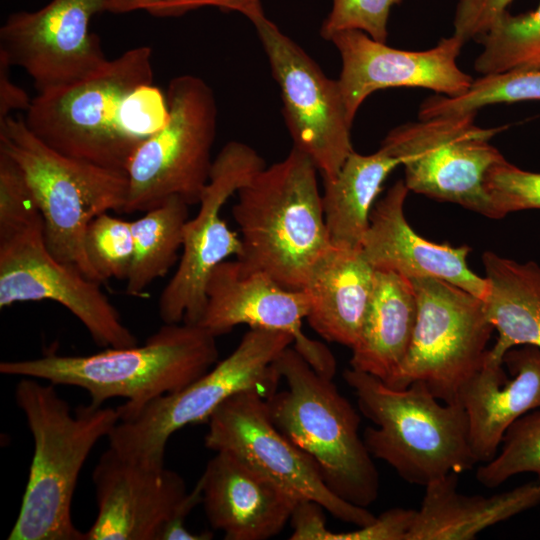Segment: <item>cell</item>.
Instances as JSON below:
<instances>
[{
  "mask_svg": "<svg viewBox=\"0 0 540 540\" xmlns=\"http://www.w3.org/2000/svg\"><path fill=\"white\" fill-rule=\"evenodd\" d=\"M524 101H540V69L482 75L461 95L431 96L421 104L419 119L477 112L492 104Z\"/></svg>",
  "mask_w": 540,
  "mask_h": 540,
  "instance_id": "30",
  "label": "cell"
},
{
  "mask_svg": "<svg viewBox=\"0 0 540 540\" xmlns=\"http://www.w3.org/2000/svg\"><path fill=\"white\" fill-rule=\"evenodd\" d=\"M476 41L483 47L474 63L481 75L540 69V0L534 10L507 11Z\"/></svg>",
  "mask_w": 540,
  "mask_h": 540,
  "instance_id": "29",
  "label": "cell"
},
{
  "mask_svg": "<svg viewBox=\"0 0 540 540\" xmlns=\"http://www.w3.org/2000/svg\"><path fill=\"white\" fill-rule=\"evenodd\" d=\"M15 400L24 414L34 453L21 508L8 540H86L72 521L79 474L90 452L119 422L117 408L72 409L55 385L22 377Z\"/></svg>",
  "mask_w": 540,
  "mask_h": 540,
  "instance_id": "2",
  "label": "cell"
},
{
  "mask_svg": "<svg viewBox=\"0 0 540 540\" xmlns=\"http://www.w3.org/2000/svg\"><path fill=\"white\" fill-rule=\"evenodd\" d=\"M279 85L283 116L293 146L314 162L322 179L337 175L354 151L338 80L262 14L251 21Z\"/></svg>",
  "mask_w": 540,
  "mask_h": 540,
  "instance_id": "15",
  "label": "cell"
},
{
  "mask_svg": "<svg viewBox=\"0 0 540 540\" xmlns=\"http://www.w3.org/2000/svg\"><path fill=\"white\" fill-rule=\"evenodd\" d=\"M375 272L361 248L331 244L312 266L302 289L312 329L327 341L352 349L370 304Z\"/></svg>",
  "mask_w": 540,
  "mask_h": 540,
  "instance_id": "23",
  "label": "cell"
},
{
  "mask_svg": "<svg viewBox=\"0 0 540 540\" xmlns=\"http://www.w3.org/2000/svg\"><path fill=\"white\" fill-rule=\"evenodd\" d=\"M183 520H172L162 531L160 540H210L213 533L209 531L192 533L184 525Z\"/></svg>",
  "mask_w": 540,
  "mask_h": 540,
  "instance_id": "39",
  "label": "cell"
},
{
  "mask_svg": "<svg viewBox=\"0 0 540 540\" xmlns=\"http://www.w3.org/2000/svg\"><path fill=\"white\" fill-rule=\"evenodd\" d=\"M275 364L288 389L266 398L273 423L316 462L333 493L368 507L378 497L379 475L359 435L360 416L332 379L294 347L284 349Z\"/></svg>",
  "mask_w": 540,
  "mask_h": 540,
  "instance_id": "6",
  "label": "cell"
},
{
  "mask_svg": "<svg viewBox=\"0 0 540 540\" xmlns=\"http://www.w3.org/2000/svg\"><path fill=\"white\" fill-rule=\"evenodd\" d=\"M198 482L207 520L226 540L279 534L299 501L227 451L216 452Z\"/></svg>",
  "mask_w": 540,
  "mask_h": 540,
  "instance_id": "22",
  "label": "cell"
},
{
  "mask_svg": "<svg viewBox=\"0 0 540 540\" xmlns=\"http://www.w3.org/2000/svg\"><path fill=\"white\" fill-rule=\"evenodd\" d=\"M402 0H332V8L321 26V36L331 37L344 30H360L386 43L390 11Z\"/></svg>",
  "mask_w": 540,
  "mask_h": 540,
  "instance_id": "34",
  "label": "cell"
},
{
  "mask_svg": "<svg viewBox=\"0 0 540 540\" xmlns=\"http://www.w3.org/2000/svg\"><path fill=\"white\" fill-rule=\"evenodd\" d=\"M0 150L26 177L42 215L51 254L88 279L103 283L88 259L85 234L98 215L123 213L127 173L58 152L37 137L23 117L12 115L0 119Z\"/></svg>",
  "mask_w": 540,
  "mask_h": 540,
  "instance_id": "7",
  "label": "cell"
},
{
  "mask_svg": "<svg viewBox=\"0 0 540 540\" xmlns=\"http://www.w3.org/2000/svg\"><path fill=\"white\" fill-rule=\"evenodd\" d=\"M500 446V452L477 469L479 483L495 488L521 473L535 474L540 483V409L516 420Z\"/></svg>",
  "mask_w": 540,
  "mask_h": 540,
  "instance_id": "31",
  "label": "cell"
},
{
  "mask_svg": "<svg viewBox=\"0 0 540 540\" xmlns=\"http://www.w3.org/2000/svg\"><path fill=\"white\" fill-rule=\"evenodd\" d=\"M410 281L417 320L407 354L386 384L403 389L420 382L440 401L459 402L461 389L484 363L494 331L484 301L442 279Z\"/></svg>",
  "mask_w": 540,
  "mask_h": 540,
  "instance_id": "10",
  "label": "cell"
},
{
  "mask_svg": "<svg viewBox=\"0 0 540 540\" xmlns=\"http://www.w3.org/2000/svg\"><path fill=\"white\" fill-rule=\"evenodd\" d=\"M109 1L51 0L36 11L11 13L0 28V52L38 92L79 80L107 61L89 27Z\"/></svg>",
  "mask_w": 540,
  "mask_h": 540,
  "instance_id": "17",
  "label": "cell"
},
{
  "mask_svg": "<svg viewBox=\"0 0 540 540\" xmlns=\"http://www.w3.org/2000/svg\"><path fill=\"white\" fill-rule=\"evenodd\" d=\"M482 261L489 285L485 309L498 333L490 355L503 361L505 352L515 346L540 348V265L490 251L484 252Z\"/></svg>",
  "mask_w": 540,
  "mask_h": 540,
  "instance_id": "26",
  "label": "cell"
},
{
  "mask_svg": "<svg viewBox=\"0 0 540 540\" xmlns=\"http://www.w3.org/2000/svg\"><path fill=\"white\" fill-rule=\"evenodd\" d=\"M97 515L86 540H160L174 519L202 502L200 483L187 492L183 478L164 466L134 461L108 448L93 471Z\"/></svg>",
  "mask_w": 540,
  "mask_h": 540,
  "instance_id": "16",
  "label": "cell"
},
{
  "mask_svg": "<svg viewBox=\"0 0 540 540\" xmlns=\"http://www.w3.org/2000/svg\"><path fill=\"white\" fill-rule=\"evenodd\" d=\"M458 474L425 486L406 540H472L483 530L540 504V483L533 482L486 497L457 490Z\"/></svg>",
  "mask_w": 540,
  "mask_h": 540,
  "instance_id": "24",
  "label": "cell"
},
{
  "mask_svg": "<svg viewBox=\"0 0 540 540\" xmlns=\"http://www.w3.org/2000/svg\"><path fill=\"white\" fill-rule=\"evenodd\" d=\"M415 512L393 508L376 517L373 523L349 532H332L325 527L318 540H406Z\"/></svg>",
  "mask_w": 540,
  "mask_h": 540,
  "instance_id": "35",
  "label": "cell"
},
{
  "mask_svg": "<svg viewBox=\"0 0 540 540\" xmlns=\"http://www.w3.org/2000/svg\"><path fill=\"white\" fill-rule=\"evenodd\" d=\"M189 207L181 198L171 197L131 221L134 252L126 279L127 295L142 296L155 280L165 276L176 263L183 245Z\"/></svg>",
  "mask_w": 540,
  "mask_h": 540,
  "instance_id": "28",
  "label": "cell"
},
{
  "mask_svg": "<svg viewBox=\"0 0 540 540\" xmlns=\"http://www.w3.org/2000/svg\"><path fill=\"white\" fill-rule=\"evenodd\" d=\"M23 118L58 152L126 172L138 146L166 124L169 108L153 84L152 49L143 45L79 80L37 92Z\"/></svg>",
  "mask_w": 540,
  "mask_h": 540,
  "instance_id": "1",
  "label": "cell"
},
{
  "mask_svg": "<svg viewBox=\"0 0 540 540\" xmlns=\"http://www.w3.org/2000/svg\"><path fill=\"white\" fill-rule=\"evenodd\" d=\"M417 320L412 282L394 272H375L370 304L352 348L351 368L388 382L402 364Z\"/></svg>",
  "mask_w": 540,
  "mask_h": 540,
  "instance_id": "25",
  "label": "cell"
},
{
  "mask_svg": "<svg viewBox=\"0 0 540 540\" xmlns=\"http://www.w3.org/2000/svg\"><path fill=\"white\" fill-rule=\"evenodd\" d=\"M485 189L497 214L540 209V172L523 170L506 159L492 166Z\"/></svg>",
  "mask_w": 540,
  "mask_h": 540,
  "instance_id": "33",
  "label": "cell"
},
{
  "mask_svg": "<svg viewBox=\"0 0 540 540\" xmlns=\"http://www.w3.org/2000/svg\"><path fill=\"white\" fill-rule=\"evenodd\" d=\"M330 41L341 57L338 83L352 122L365 99L377 90L419 87L455 97L466 92L474 80L457 65L465 43L453 34L422 51L390 47L360 30L338 32Z\"/></svg>",
  "mask_w": 540,
  "mask_h": 540,
  "instance_id": "18",
  "label": "cell"
},
{
  "mask_svg": "<svg viewBox=\"0 0 540 540\" xmlns=\"http://www.w3.org/2000/svg\"><path fill=\"white\" fill-rule=\"evenodd\" d=\"M398 165L399 159L381 147L369 155L353 151L335 177L323 180L322 205L332 245L361 248L375 199Z\"/></svg>",
  "mask_w": 540,
  "mask_h": 540,
  "instance_id": "27",
  "label": "cell"
},
{
  "mask_svg": "<svg viewBox=\"0 0 540 540\" xmlns=\"http://www.w3.org/2000/svg\"><path fill=\"white\" fill-rule=\"evenodd\" d=\"M85 249L102 282L111 278L126 281L134 252L131 221L109 212L98 215L87 227Z\"/></svg>",
  "mask_w": 540,
  "mask_h": 540,
  "instance_id": "32",
  "label": "cell"
},
{
  "mask_svg": "<svg viewBox=\"0 0 540 540\" xmlns=\"http://www.w3.org/2000/svg\"><path fill=\"white\" fill-rule=\"evenodd\" d=\"M166 97L168 121L138 146L127 165L123 213L146 212L171 197L199 204L208 184L217 127L214 93L202 78L180 75L170 81Z\"/></svg>",
  "mask_w": 540,
  "mask_h": 540,
  "instance_id": "9",
  "label": "cell"
},
{
  "mask_svg": "<svg viewBox=\"0 0 540 540\" xmlns=\"http://www.w3.org/2000/svg\"><path fill=\"white\" fill-rule=\"evenodd\" d=\"M265 167L249 145L231 141L213 159L210 178L195 217L183 231L179 265L159 298L164 323L198 324L206 305V285L216 266L242 251V241L221 218L226 201Z\"/></svg>",
  "mask_w": 540,
  "mask_h": 540,
  "instance_id": "14",
  "label": "cell"
},
{
  "mask_svg": "<svg viewBox=\"0 0 540 540\" xmlns=\"http://www.w3.org/2000/svg\"><path fill=\"white\" fill-rule=\"evenodd\" d=\"M41 300L68 309L100 347L138 344L100 284L51 254L38 211L0 221V308Z\"/></svg>",
  "mask_w": 540,
  "mask_h": 540,
  "instance_id": "12",
  "label": "cell"
},
{
  "mask_svg": "<svg viewBox=\"0 0 540 540\" xmlns=\"http://www.w3.org/2000/svg\"><path fill=\"white\" fill-rule=\"evenodd\" d=\"M218 359L216 336L199 324L164 323L142 345L108 347L91 355H60L6 360L0 372L43 379L53 385L84 389L91 403L103 405L114 397L119 418L152 400L175 393L205 374Z\"/></svg>",
  "mask_w": 540,
  "mask_h": 540,
  "instance_id": "3",
  "label": "cell"
},
{
  "mask_svg": "<svg viewBox=\"0 0 540 540\" xmlns=\"http://www.w3.org/2000/svg\"><path fill=\"white\" fill-rule=\"evenodd\" d=\"M208 424L206 448L234 454L298 500L317 502L340 521L357 527L375 521L369 510L327 487L316 462L275 426L260 391L231 396L211 414Z\"/></svg>",
  "mask_w": 540,
  "mask_h": 540,
  "instance_id": "13",
  "label": "cell"
},
{
  "mask_svg": "<svg viewBox=\"0 0 540 540\" xmlns=\"http://www.w3.org/2000/svg\"><path fill=\"white\" fill-rule=\"evenodd\" d=\"M168 0H110L106 7V12L113 14H124L136 10H147L148 8L166 2Z\"/></svg>",
  "mask_w": 540,
  "mask_h": 540,
  "instance_id": "40",
  "label": "cell"
},
{
  "mask_svg": "<svg viewBox=\"0 0 540 540\" xmlns=\"http://www.w3.org/2000/svg\"><path fill=\"white\" fill-rule=\"evenodd\" d=\"M308 312L309 302L303 290L285 288L263 272L244 274L236 260H225L209 276L206 305L198 324L216 337L241 324L289 333L293 347L304 359L318 373L333 379V354L302 330Z\"/></svg>",
  "mask_w": 540,
  "mask_h": 540,
  "instance_id": "19",
  "label": "cell"
},
{
  "mask_svg": "<svg viewBox=\"0 0 540 540\" xmlns=\"http://www.w3.org/2000/svg\"><path fill=\"white\" fill-rule=\"evenodd\" d=\"M317 171L293 146L237 191L232 213L241 232L236 261L242 273L263 272L285 288H304L312 266L331 245Z\"/></svg>",
  "mask_w": 540,
  "mask_h": 540,
  "instance_id": "4",
  "label": "cell"
},
{
  "mask_svg": "<svg viewBox=\"0 0 540 540\" xmlns=\"http://www.w3.org/2000/svg\"><path fill=\"white\" fill-rule=\"evenodd\" d=\"M513 0H459L455 9L453 35L464 43L478 39L508 10Z\"/></svg>",
  "mask_w": 540,
  "mask_h": 540,
  "instance_id": "36",
  "label": "cell"
},
{
  "mask_svg": "<svg viewBox=\"0 0 540 540\" xmlns=\"http://www.w3.org/2000/svg\"><path fill=\"white\" fill-rule=\"evenodd\" d=\"M208 6L223 12H239L250 21L264 14L260 0H168L148 8L146 12L155 17H177Z\"/></svg>",
  "mask_w": 540,
  "mask_h": 540,
  "instance_id": "37",
  "label": "cell"
},
{
  "mask_svg": "<svg viewBox=\"0 0 540 540\" xmlns=\"http://www.w3.org/2000/svg\"><path fill=\"white\" fill-rule=\"evenodd\" d=\"M293 345L286 332L250 328L225 359L183 389L158 397L123 416L107 437L121 456L164 466L170 436L189 424L208 421L228 398L255 389L267 398L281 379L276 359Z\"/></svg>",
  "mask_w": 540,
  "mask_h": 540,
  "instance_id": "8",
  "label": "cell"
},
{
  "mask_svg": "<svg viewBox=\"0 0 540 540\" xmlns=\"http://www.w3.org/2000/svg\"><path fill=\"white\" fill-rule=\"evenodd\" d=\"M11 66L6 55L0 52V119L9 116L12 111H26L32 100L11 80Z\"/></svg>",
  "mask_w": 540,
  "mask_h": 540,
  "instance_id": "38",
  "label": "cell"
},
{
  "mask_svg": "<svg viewBox=\"0 0 540 540\" xmlns=\"http://www.w3.org/2000/svg\"><path fill=\"white\" fill-rule=\"evenodd\" d=\"M473 453L479 463L498 452L507 429L523 415L540 409V348H510L503 361L485 357L482 367L459 393Z\"/></svg>",
  "mask_w": 540,
  "mask_h": 540,
  "instance_id": "21",
  "label": "cell"
},
{
  "mask_svg": "<svg viewBox=\"0 0 540 540\" xmlns=\"http://www.w3.org/2000/svg\"><path fill=\"white\" fill-rule=\"evenodd\" d=\"M409 189L396 181L374 206L361 250L375 270L389 271L409 280L433 277L457 285L483 301L489 285L467 264L471 248L426 240L409 225L404 202Z\"/></svg>",
  "mask_w": 540,
  "mask_h": 540,
  "instance_id": "20",
  "label": "cell"
},
{
  "mask_svg": "<svg viewBox=\"0 0 540 540\" xmlns=\"http://www.w3.org/2000/svg\"><path fill=\"white\" fill-rule=\"evenodd\" d=\"M343 377L354 391L359 410L375 425L364 430L366 448L404 481L425 487L479 463L460 402H442L420 382L395 389L353 368L346 369Z\"/></svg>",
  "mask_w": 540,
  "mask_h": 540,
  "instance_id": "5",
  "label": "cell"
},
{
  "mask_svg": "<svg viewBox=\"0 0 540 540\" xmlns=\"http://www.w3.org/2000/svg\"><path fill=\"white\" fill-rule=\"evenodd\" d=\"M476 112L442 115L393 128L381 148L399 159L409 191L497 218L485 189L504 156L490 143L496 128L474 123Z\"/></svg>",
  "mask_w": 540,
  "mask_h": 540,
  "instance_id": "11",
  "label": "cell"
}]
</instances>
